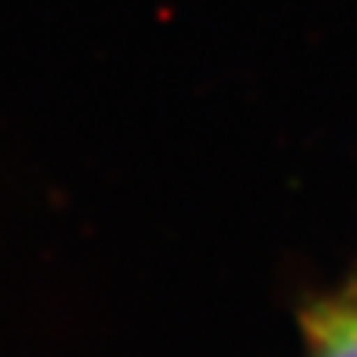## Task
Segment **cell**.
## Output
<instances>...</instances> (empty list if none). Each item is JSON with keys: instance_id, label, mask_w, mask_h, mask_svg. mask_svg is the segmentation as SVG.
I'll list each match as a JSON object with an SVG mask.
<instances>
[{"instance_id": "obj_2", "label": "cell", "mask_w": 357, "mask_h": 357, "mask_svg": "<svg viewBox=\"0 0 357 357\" xmlns=\"http://www.w3.org/2000/svg\"><path fill=\"white\" fill-rule=\"evenodd\" d=\"M351 294H354V297H357V284H354V288H351Z\"/></svg>"}, {"instance_id": "obj_1", "label": "cell", "mask_w": 357, "mask_h": 357, "mask_svg": "<svg viewBox=\"0 0 357 357\" xmlns=\"http://www.w3.org/2000/svg\"><path fill=\"white\" fill-rule=\"evenodd\" d=\"M307 357H357V297H319L301 310Z\"/></svg>"}]
</instances>
